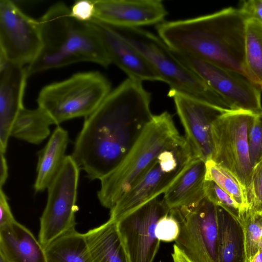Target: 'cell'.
Masks as SVG:
<instances>
[{
  "label": "cell",
  "mask_w": 262,
  "mask_h": 262,
  "mask_svg": "<svg viewBox=\"0 0 262 262\" xmlns=\"http://www.w3.org/2000/svg\"><path fill=\"white\" fill-rule=\"evenodd\" d=\"M151 94L127 78L85 117L72 157L88 178L101 180L123 161L151 120Z\"/></svg>",
  "instance_id": "obj_1"
},
{
  "label": "cell",
  "mask_w": 262,
  "mask_h": 262,
  "mask_svg": "<svg viewBox=\"0 0 262 262\" xmlns=\"http://www.w3.org/2000/svg\"><path fill=\"white\" fill-rule=\"evenodd\" d=\"M68 143V132L58 125L45 146L38 152L34 185L35 192L48 188L59 172L67 156Z\"/></svg>",
  "instance_id": "obj_20"
},
{
  "label": "cell",
  "mask_w": 262,
  "mask_h": 262,
  "mask_svg": "<svg viewBox=\"0 0 262 262\" xmlns=\"http://www.w3.org/2000/svg\"><path fill=\"white\" fill-rule=\"evenodd\" d=\"M0 161H1V171H0V186L2 188L5 184L6 180L8 177V167L5 156V154L0 152Z\"/></svg>",
  "instance_id": "obj_35"
},
{
  "label": "cell",
  "mask_w": 262,
  "mask_h": 262,
  "mask_svg": "<svg viewBox=\"0 0 262 262\" xmlns=\"http://www.w3.org/2000/svg\"><path fill=\"white\" fill-rule=\"evenodd\" d=\"M206 180L214 182L226 192L242 208H247L245 188L229 170L212 160L206 162Z\"/></svg>",
  "instance_id": "obj_26"
},
{
  "label": "cell",
  "mask_w": 262,
  "mask_h": 262,
  "mask_svg": "<svg viewBox=\"0 0 262 262\" xmlns=\"http://www.w3.org/2000/svg\"><path fill=\"white\" fill-rule=\"evenodd\" d=\"M0 262H6L1 256H0Z\"/></svg>",
  "instance_id": "obj_38"
},
{
  "label": "cell",
  "mask_w": 262,
  "mask_h": 262,
  "mask_svg": "<svg viewBox=\"0 0 262 262\" xmlns=\"http://www.w3.org/2000/svg\"><path fill=\"white\" fill-rule=\"evenodd\" d=\"M237 220L243 233L245 262H250L262 245V214L246 208Z\"/></svg>",
  "instance_id": "obj_27"
},
{
  "label": "cell",
  "mask_w": 262,
  "mask_h": 262,
  "mask_svg": "<svg viewBox=\"0 0 262 262\" xmlns=\"http://www.w3.org/2000/svg\"><path fill=\"white\" fill-rule=\"evenodd\" d=\"M169 211L163 200L156 198L116 222L129 262L154 261L160 243L155 235L156 224Z\"/></svg>",
  "instance_id": "obj_13"
},
{
  "label": "cell",
  "mask_w": 262,
  "mask_h": 262,
  "mask_svg": "<svg viewBox=\"0 0 262 262\" xmlns=\"http://www.w3.org/2000/svg\"><path fill=\"white\" fill-rule=\"evenodd\" d=\"M47 262H93L84 233L72 230L45 248Z\"/></svg>",
  "instance_id": "obj_24"
},
{
  "label": "cell",
  "mask_w": 262,
  "mask_h": 262,
  "mask_svg": "<svg viewBox=\"0 0 262 262\" xmlns=\"http://www.w3.org/2000/svg\"><path fill=\"white\" fill-rule=\"evenodd\" d=\"M245 67L247 77L257 86L262 85V24L246 19L245 36Z\"/></svg>",
  "instance_id": "obj_25"
},
{
  "label": "cell",
  "mask_w": 262,
  "mask_h": 262,
  "mask_svg": "<svg viewBox=\"0 0 262 262\" xmlns=\"http://www.w3.org/2000/svg\"><path fill=\"white\" fill-rule=\"evenodd\" d=\"M195 157L185 137H176L156 158L131 189L110 209L117 222L149 201L164 193Z\"/></svg>",
  "instance_id": "obj_7"
},
{
  "label": "cell",
  "mask_w": 262,
  "mask_h": 262,
  "mask_svg": "<svg viewBox=\"0 0 262 262\" xmlns=\"http://www.w3.org/2000/svg\"><path fill=\"white\" fill-rule=\"evenodd\" d=\"M255 116L243 111L226 112L213 122L211 128V160L231 172L245 189L249 184L253 170L247 133Z\"/></svg>",
  "instance_id": "obj_9"
},
{
  "label": "cell",
  "mask_w": 262,
  "mask_h": 262,
  "mask_svg": "<svg viewBox=\"0 0 262 262\" xmlns=\"http://www.w3.org/2000/svg\"><path fill=\"white\" fill-rule=\"evenodd\" d=\"M168 96L173 99L177 113L185 132V139L195 156L205 162L213 152L211 128L213 122L228 112L174 90Z\"/></svg>",
  "instance_id": "obj_14"
},
{
  "label": "cell",
  "mask_w": 262,
  "mask_h": 262,
  "mask_svg": "<svg viewBox=\"0 0 262 262\" xmlns=\"http://www.w3.org/2000/svg\"><path fill=\"white\" fill-rule=\"evenodd\" d=\"M110 26L144 57L162 81L168 84L170 90L193 97L225 111H232L222 98L173 55L159 36L140 28Z\"/></svg>",
  "instance_id": "obj_5"
},
{
  "label": "cell",
  "mask_w": 262,
  "mask_h": 262,
  "mask_svg": "<svg viewBox=\"0 0 262 262\" xmlns=\"http://www.w3.org/2000/svg\"><path fill=\"white\" fill-rule=\"evenodd\" d=\"M26 67L0 61V151L5 153L12 124L24 107Z\"/></svg>",
  "instance_id": "obj_16"
},
{
  "label": "cell",
  "mask_w": 262,
  "mask_h": 262,
  "mask_svg": "<svg viewBox=\"0 0 262 262\" xmlns=\"http://www.w3.org/2000/svg\"><path fill=\"white\" fill-rule=\"evenodd\" d=\"M205 196L215 205L221 207L238 220L243 211L241 206L214 182L206 180Z\"/></svg>",
  "instance_id": "obj_28"
},
{
  "label": "cell",
  "mask_w": 262,
  "mask_h": 262,
  "mask_svg": "<svg viewBox=\"0 0 262 262\" xmlns=\"http://www.w3.org/2000/svg\"><path fill=\"white\" fill-rule=\"evenodd\" d=\"M171 51L180 61L222 98L232 111H243L255 115L262 113L258 86L246 77L190 55Z\"/></svg>",
  "instance_id": "obj_11"
},
{
  "label": "cell",
  "mask_w": 262,
  "mask_h": 262,
  "mask_svg": "<svg viewBox=\"0 0 262 262\" xmlns=\"http://www.w3.org/2000/svg\"><path fill=\"white\" fill-rule=\"evenodd\" d=\"M246 19L238 8L229 7L192 18L163 21L156 28L159 37L172 51L190 55L247 77Z\"/></svg>",
  "instance_id": "obj_2"
},
{
  "label": "cell",
  "mask_w": 262,
  "mask_h": 262,
  "mask_svg": "<svg viewBox=\"0 0 262 262\" xmlns=\"http://www.w3.org/2000/svg\"><path fill=\"white\" fill-rule=\"evenodd\" d=\"M171 256L173 262H192L176 245H173Z\"/></svg>",
  "instance_id": "obj_36"
},
{
  "label": "cell",
  "mask_w": 262,
  "mask_h": 262,
  "mask_svg": "<svg viewBox=\"0 0 262 262\" xmlns=\"http://www.w3.org/2000/svg\"><path fill=\"white\" fill-rule=\"evenodd\" d=\"M238 9L246 19L253 18L262 24V0L241 1Z\"/></svg>",
  "instance_id": "obj_33"
},
{
  "label": "cell",
  "mask_w": 262,
  "mask_h": 262,
  "mask_svg": "<svg viewBox=\"0 0 262 262\" xmlns=\"http://www.w3.org/2000/svg\"><path fill=\"white\" fill-rule=\"evenodd\" d=\"M180 231L178 220L169 212L158 221L155 228L156 236L160 242H175Z\"/></svg>",
  "instance_id": "obj_31"
},
{
  "label": "cell",
  "mask_w": 262,
  "mask_h": 262,
  "mask_svg": "<svg viewBox=\"0 0 262 262\" xmlns=\"http://www.w3.org/2000/svg\"><path fill=\"white\" fill-rule=\"evenodd\" d=\"M110 81L98 71L79 72L61 81L45 86L37 98L58 125L94 112L111 91Z\"/></svg>",
  "instance_id": "obj_6"
},
{
  "label": "cell",
  "mask_w": 262,
  "mask_h": 262,
  "mask_svg": "<svg viewBox=\"0 0 262 262\" xmlns=\"http://www.w3.org/2000/svg\"><path fill=\"white\" fill-rule=\"evenodd\" d=\"M206 162L195 157L164 193L163 201L170 210L193 205L205 196Z\"/></svg>",
  "instance_id": "obj_19"
},
{
  "label": "cell",
  "mask_w": 262,
  "mask_h": 262,
  "mask_svg": "<svg viewBox=\"0 0 262 262\" xmlns=\"http://www.w3.org/2000/svg\"><path fill=\"white\" fill-rule=\"evenodd\" d=\"M38 21L41 47L33 62L26 67L28 76L79 62L105 68L112 63L95 27L74 18L64 3L52 5Z\"/></svg>",
  "instance_id": "obj_3"
},
{
  "label": "cell",
  "mask_w": 262,
  "mask_h": 262,
  "mask_svg": "<svg viewBox=\"0 0 262 262\" xmlns=\"http://www.w3.org/2000/svg\"><path fill=\"white\" fill-rule=\"evenodd\" d=\"M94 4V19L114 27L158 25L167 15L161 0H95Z\"/></svg>",
  "instance_id": "obj_15"
},
{
  "label": "cell",
  "mask_w": 262,
  "mask_h": 262,
  "mask_svg": "<svg viewBox=\"0 0 262 262\" xmlns=\"http://www.w3.org/2000/svg\"><path fill=\"white\" fill-rule=\"evenodd\" d=\"M55 123L43 108L23 107L11 127L10 137L33 144H39L50 134V126Z\"/></svg>",
  "instance_id": "obj_23"
},
{
  "label": "cell",
  "mask_w": 262,
  "mask_h": 262,
  "mask_svg": "<svg viewBox=\"0 0 262 262\" xmlns=\"http://www.w3.org/2000/svg\"><path fill=\"white\" fill-rule=\"evenodd\" d=\"M0 256L6 262H47L44 247L16 220L0 227Z\"/></svg>",
  "instance_id": "obj_18"
},
{
  "label": "cell",
  "mask_w": 262,
  "mask_h": 262,
  "mask_svg": "<svg viewBox=\"0 0 262 262\" xmlns=\"http://www.w3.org/2000/svg\"><path fill=\"white\" fill-rule=\"evenodd\" d=\"M84 235L93 262H129L116 221L109 219Z\"/></svg>",
  "instance_id": "obj_21"
},
{
  "label": "cell",
  "mask_w": 262,
  "mask_h": 262,
  "mask_svg": "<svg viewBox=\"0 0 262 262\" xmlns=\"http://www.w3.org/2000/svg\"><path fill=\"white\" fill-rule=\"evenodd\" d=\"M41 47L38 20L27 16L13 2L0 1V56L22 67L31 64Z\"/></svg>",
  "instance_id": "obj_12"
},
{
  "label": "cell",
  "mask_w": 262,
  "mask_h": 262,
  "mask_svg": "<svg viewBox=\"0 0 262 262\" xmlns=\"http://www.w3.org/2000/svg\"><path fill=\"white\" fill-rule=\"evenodd\" d=\"M91 22L96 28L111 60L128 78L143 81H160V75L135 48L110 26L95 19Z\"/></svg>",
  "instance_id": "obj_17"
},
{
  "label": "cell",
  "mask_w": 262,
  "mask_h": 262,
  "mask_svg": "<svg viewBox=\"0 0 262 262\" xmlns=\"http://www.w3.org/2000/svg\"><path fill=\"white\" fill-rule=\"evenodd\" d=\"M245 192L247 208L262 214V161L253 167Z\"/></svg>",
  "instance_id": "obj_29"
},
{
  "label": "cell",
  "mask_w": 262,
  "mask_h": 262,
  "mask_svg": "<svg viewBox=\"0 0 262 262\" xmlns=\"http://www.w3.org/2000/svg\"><path fill=\"white\" fill-rule=\"evenodd\" d=\"M247 141L250 161L253 168L262 161V113L255 115L250 125Z\"/></svg>",
  "instance_id": "obj_30"
},
{
  "label": "cell",
  "mask_w": 262,
  "mask_h": 262,
  "mask_svg": "<svg viewBox=\"0 0 262 262\" xmlns=\"http://www.w3.org/2000/svg\"><path fill=\"white\" fill-rule=\"evenodd\" d=\"M79 169L72 156H67L60 170L47 188V201L40 218L38 234V241L44 248L75 229Z\"/></svg>",
  "instance_id": "obj_10"
},
{
  "label": "cell",
  "mask_w": 262,
  "mask_h": 262,
  "mask_svg": "<svg viewBox=\"0 0 262 262\" xmlns=\"http://www.w3.org/2000/svg\"><path fill=\"white\" fill-rule=\"evenodd\" d=\"M178 135L172 116L167 111L153 116L121 163L100 180L98 199L112 209L147 170L158 155Z\"/></svg>",
  "instance_id": "obj_4"
},
{
  "label": "cell",
  "mask_w": 262,
  "mask_h": 262,
  "mask_svg": "<svg viewBox=\"0 0 262 262\" xmlns=\"http://www.w3.org/2000/svg\"><path fill=\"white\" fill-rule=\"evenodd\" d=\"M70 12L76 19L82 22H89L95 17L94 1H77L70 8Z\"/></svg>",
  "instance_id": "obj_32"
},
{
  "label": "cell",
  "mask_w": 262,
  "mask_h": 262,
  "mask_svg": "<svg viewBox=\"0 0 262 262\" xmlns=\"http://www.w3.org/2000/svg\"><path fill=\"white\" fill-rule=\"evenodd\" d=\"M250 262H262V245Z\"/></svg>",
  "instance_id": "obj_37"
},
{
  "label": "cell",
  "mask_w": 262,
  "mask_h": 262,
  "mask_svg": "<svg viewBox=\"0 0 262 262\" xmlns=\"http://www.w3.org/2000/svg\"><path fill=\"white\" fill-rule=\"evenodd\" d=\"M260 87H261V89H262V85H261Z\"/></svg>",
  "instance_id": "obj_39"
},
{
  "label": "cell",
  "mask_w": 262,
  "mask_h": 262,
  "mask_svg": "<svg viewBox=\"0 0 262 262\" xmlns=\"http://www.w3.org/2000/svg\"><path fill=\"white\" fill-rule=\"evenodd\" d=\"M178 220V248L192 262H219L217 206L206 196L189 206L170 209Z\"/></svg>",
  "instance_id": "obj_8"
},
{
  "label": "cell",
  "mask_w": 262,
  "mask_h": 262,
  "mask_svg": "<svg viewBox=\"0 0 262 262\" xmlns=\"http://www.w3.org/2000/svg\"><path fill=\"white\" fill-rule=\"evenodd\" d=\"M217 206L218 261L245 262L244 236L239 223L224 209Z\"/></svg>",
  "instance_id": "obj_22"
},
{
  "label": "cell",
  "mask_w": 262,
  "mask_h": 262,
  "mask_svg": "<svg viewBox=\"0 0 262 262\" xmlns=\"http://www.w3.org/2000/svg\"><path fill=\"white\" fill-rule=\"evenodd\" d=\"M8 199L2 188L0 189V227L11 223L16 220L11 210Z\"/></svg>",
  "instance_id": "obj_34"
}]
</instances>
